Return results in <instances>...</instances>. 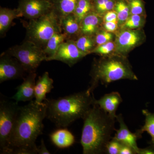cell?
Instances as JSON below:
<instances>
[{
	"mask_svg": "<svg viewBox=\"0 0 154 154\" xmlns=\"http://www.w3.org/2000/svg\"><path fill=\"white\" fill-rule=\"evenodd\" d=\"M46 112L44 102L38 104L32 100L19 107L10 140V154H37L36 141L42 134Z\"/></svg>",
	"mask_w": 154,
	"mask_h": 154,
	"instance_id": "1",
	"label": "cell"
},
{
	"mask_svg": "<svg viewBox=\"0 0 154 154\" xmlns=\"http://www.w3.org/2000/svg\"><path fill=\"white\" fill-rule=\"evenodd\" d=\"M81 145L84 154L106 153L107 143L115 131L116 119L94 104L83 118Z\"/></svg>",
	"mask_w": 154,
	"mask_h": 154,
	"instance_id": "2",
	"label": "cell"
},
{
	"mask_svg": "<svg viewBox=\"0 0 154 154\" xmlns=\"http://www.w3.org/2000/svg\"><path fill=\"white\" fill-rule=\"evenodd\" d=\"M93 92L88 89L57 99L44 101L47 107L46 117L59 128H66L82 119L94 104Z\"/></svg>",
	"mask_w": 154,
	"mask_h": 154,
	"instance_id": "3",
	"label": "cell"
},
{
	"mask_svg": "<svg viewBox=\"0 0 154 154\" xmlns=\"http://www.w3.org/2000/svg\"><path fill=\"white\" fill-rule=\"evenodd\" d=\"M92 76L91 86L88 89L93 93L99 82L108 85L121 79L137 80L126 62L116 58L101 60L96 63L94 66Z\"/></svg>",
	"mask_w": 154,
	"mask_h": 154,
	"instance_id": "4",
	"label": "cell"
},
{
	"mask_svg": "<svg viewBox=\"0 0 154 154\" xmlns=\"http://www.w3.org/2000/svg\"><path fill=\"white\" fill-rule=\"evenodd\" d=\"M26 25V39L44 48L54 33L62 31L60 19L53 8L41 17L29 20Z\"/></svg>",
	"mask_w": 154,
	"mask_h": 154,
	"instance_id": "5",
	"label": "cell"
},
{
	"mask_svg": "<svg viewBox=\"0 0 154 154\" xmlns=\"http://www.w3.org/2000/svg\"><path fill=\"white\" fill-rule=\"evenodd\" d=\"M6 53L16 58L28 73L36 72L41 63L47 58L42 48L27 40L9 48Z\"/></svg>",
	"mask_w": 154,
	"mask_h": 154,
	"instance_id": "6",
	"label": "cell"
},
{
	"mask_svg": "<svg viewBox=\"0 0 154 154\" xmlns=\"http://www.w3.org/2000/svg\"><path fill=\"white\" fill-rule=\"evenodd\" d=\"M20 106L18 103L1 98L0 150L1 154H10V140Z\"/></svg>",
	"mask_w": 154,
	"mask_h": 154,
	"instance_id": "7",
	"label": "cell"
},
{
	"mask_svg": "<svg viewBox=\"0 0 154 154\" xmlns=\"http://www.w3.org/2000/svg\"><path fill=\"white\" fill-rule=\"evenodd\" d=\"M53 8L51 0H20L17 10L20 17L31 20L43 16Z\"/></svg>",
	"mask_w": 154,
	"mask_h": 154,
	"instance_id": "8",
	"label": "cell"
},
{
	"mask_svg": "<svg viewBox=\"0 0 154 154\" xmlns=\"http://www.w3.org/2000/svg\"><path fill=\"white\" fill-rule=\"evenodd\" d=\"M25 71L16 58L5 54L0 58V83L9 80L20 79Z\"/></svg>",
	"mask_w": 154,
	"mask_h": 154,
	"instance_id": "9",
	"label": "cell"
},
{
	"mask_svg": "<svg viewBox=\"0 0 154 154\" xmlns=\"http://www.w3.org/2000/svg\"><path fill=\"white\" fill-rule=\"evenodd\" d=\"M86 55L79 49L74 41L66 40L60 45L51 61H60L71 67Z\"/></svg>",
	"mask_w": 154,
	"mask_h": 154,
	"instance_id": "10",
	"label": "cell"
},
{
	"mask_svg": "<svg viewBox=\"0 0 154 154\" xmlns=\"http://www.w3.org/2000/svg\"><path fill=\"white\" fill-rule=\"evenodd\" d=\"M116 121L119 123V127L118 130L115 129L116 133L113 138L133 148L137 154H138L140 148L138 147L137 140L142 137L141 134L137 131L136 132H131L125 122L124 119L122 114L116 115Z\"/></svg>",
	"mask_w": 154,
	"mask_h": 154,
	"instance_id": "11",
	"label": "cell"
},
{
	"mask_svg": "<svg viewBox=\"0 0 154 154\" xmlns=\"http://www.w3.org/2000/svg\"><path fill=\"white\" fill-rule=\"evenodd\" d=\"M36 72L29 73L21 85L17 88V92L12 99L18 103L32 101L35 98Z\"/></svg>",
	"mask_w": 154,
	"mask_h": 154,
	"instance_id": "12",
	"label": "cell"
},
{
	"mask_svg": "<svg viewBox=\"0 0 154 154\" xmlns=\"http://www.w3.org/2000/svg\"><path fill=\"white\" fill-rule=\"evenodd\" d=\"M122 102L120 94L117 92H112L105 94L98 100L95 99L94 104L98 105L111 117L116 118V111Z\"/></svg>",
	"mask_w": 154,
	"mask_h": 154,
	"instance_id": "13",
	"label": "cell"
},
{
	"mask_svg": "<svg viewBox=\"0 0 154 154\" xmlns=\"http://www.w3.org/2000/svg\"><path fill=\"white\" fill-rule=\"evenodd\" d=\"M141 40V36L134 30H126L119 34L116 40V48L118 53L125 54L134 47Z\"/></svg>",
	"mask_w": 154,
	"mask_h": 154,
	"instance_id": "14",
	"label": "cell"
},
{
	"mask_svg": "<svg viewBox=\"0 0 154 154\" xmlns=\"http://www.w3.org/2000/svg\"><path fill=\"white\" fill-rule=\"evenodd\" d=\"M54 81L46 72L38 77L35 87V102L38 104L43 103L47 99L46 94L50 93L54 88Z\"/></svg>",
	"mask_w": 154,
	"mask_h": 154,
	"instance_id": "15",
	"label": "cell"
},
{
	"mask_svg": "<svg viewBox=\"0 0 154 154\" xmlns=\"http://www.w3.org/2000/svg\"><path fill=\"white\" fill-rule=\"evenodd\" d=\"M50 137L53 143L59 148H68L75 142L74 135L68 130L65 128L57 130L52 132Z\"/></svg>",
	"mask_w": 154,
	"mask_h": 154,
	"instance_id": "16",
	"label": "cell"
},
{
	"mask_svg": "<svg viewBox=\"0 0 154 154\" xmlns=\"http://www.w3.org/2000/svg\"><path fill=\"white\" fill-rule=\"evenodd\" d=\"M68 36L62 31L54 33L47 42L43 51L46 57V61H51L56 54L58 49L62 43L67 40Z\"/></svg>",
	"mask_w": 154,
	"mask_h": 154,
	"instance_id": "17",
	"label": "cell"
},
{
	"mask_svg": "<svg viewBox=\"0 0 154 154\" xmlns=\"http://www.w3.org/2000/svg\"><path fill=\"white\" fill-rule=\"evenodd\" d=\"M79 0H51L53 9L57 15L61 18L74 14Z\"/></svg>",
	"mask_w": 154,
	"mask_h": 154,
	"instance_id": "18",
	"label": "cell"
},
{
	"mask_svg": "<svg viewBox=\"0 0 154 154\" xmlns=\"http://www.w3.org/2000/svg\"><path fill=\"white\" fill-rule=\"evenodd\" d=\"M20 17L17 9L0 8V34L4 35L8 30L14 19Z\"/></svg>",
	"mask_w": 154,
	"mask_h": 154,
	"instance_id": "19",
	"label": "cell"
},
{
	"mask_svg": "<svg viewBox=\"0 0 154 154\" xmlns=\"http://www.w3.org/2000/svg\"><path fill=\"white\" fill-rule=\"evenodd\" d=\"M100 23V18L98 14L90 13L81 22V32L84 35L91 36L96 32Z\"/></svg>",
	"mask_w": 154,
	"mask_h": 154,
	"instance_id": "20",
	"label": "cell"
},
{
	"mask_svg": "<svg viewBox=\"0 0 154 154\" xmlns=\"http://www.w3.org/2000/svg\"><path fill=\"white\" fill-rule=\"evenodd\" d=\"M61 28L69 37L81 31L80 23L74 14H70L60 19Z\"/></svg>",
	"mask_w": 154,
	"mask_h": 154,
	"instance_id": "21",
	"label": "cell"
},
{
	"mask_svg": "<svg viewBox=\"0 0 154 154\" xmlns=\"http://www.w3.org/2000/svg\"><path fill=\"white\" fill-rule=\"evenodd\" d=\"M142 113L145 117L144 125L137 131L141 134L145 131L147 132L151 137V140L149 143L154 146V113L147 109L143 110Z\"/></svg>",
	"mask_w": 154,
	"mask_h": 154,
	"instance_id": "22",
	"label": "cell"
},
{
	"mask_svg": "<svg viewBox=\"0 0 154 154\" xmlns=\"http://www.w3.org/2000/svg\"><path fill=\"white\" fill-rule=\"evenodd\" d=\"M92 5L90 0H79L74 14L80 24L85 17L91 13Z\"/></svg>",
	"mask_w": 154,
	"mask_h": 154,
	"instance_id": "23",
	"label": "cell"
},
{
	"mask_svg": "<svg viewBox=\"0 0 154 154\" xmlns=\"http://www.w3.org/2000/svg\"><path fill=\"white\" fill-rule=\"evenodd\" d=\"M75 42L79 49L87 55L89 53L92 52L94 46V42L90 36L84 35Z\"/></svg>",
	"mask_w": 154,
	"mask_h": 154,
	"instance_id": "24",
	"label": "cell"
},
{
	"mask_svg": "<svg viewBox=\"0 0 154 154\" xmlns=\"http://www.w3.org/2000/svg\"><path fill=\"white\" fill-rule=\"evenodd\" d=\"M115 10L118 21L122 22L127 20L129 16V9L125 3L122 1L118 2L116 5Z\"/></svg>",
	"mask_w": 154,
	"mask_h": 154,
	"instance_id": "25",
	"label": "cell"
},
{
	"mask_svg": "<svg viewBox=\"0 0 154 154\" xmlns=\"http://www.w3.org/2000/svg\"><path fill=\"white\" fill-rule=\"evenodd\" d=\"M122 145V143L114 138L107 143L106 148V153L108 154H119Z\"/></svg>",
	"mask_w": 154,
	"mask_h": 154,
	"instance_id": "26",
	"label": "cell"
},
{
	"mask_svg": "<svg viewBox=\"0 0 154 154\" xmlns=\"http://www.w3.org/2000/svg\"><path fill=\"white\" fill-rule=\"evenodd\" d=\"M114 48V44L113 42L110 41L105 44L99 45L93 50L92 52L99 54L102 55H106L112 52Z\"/></svg>",
	"mask_w": 154,
	"mask_h": 154,
	"instance_id": "27",
	"label": "cell"
},
{
	"mask_svg": "<svg viewBox=\"0 0 154 154\" xmlns=\"http://www.w3.org/2000/svg\"><path fill=\"white\" fill-rule=\"evenodd\" d=\"M113 34L109 31H102L97 34L96 37V42L98 45L109 42L113 38Z\"/></svg>",
	"mask_w": 154,
	"mask_h": 154,
	"instance_id": "28",
	"label": "cell"
},
{
	"mask_svg": "<svg viewBox=\"0 0 154 154\" xmlns=\"http://www.w3.org/2000/svg\"><path fill=\"white\" fill-rule=\"evenodd\" d=\"M130 11L132 15H140L143 12V3L141 0H131L130 2Z\"/></svg>",
	"mask_w": 154,
	"mask_h": 154,
	"instance_id": "29",
	"label": "cell"
},
{
	"mask_svg": "<svg viewBox=\"0 0 154 154\" xmlns=\"http://www.w3.org/2000/svg\"><path fill=\"white\" fill-rule=\"evenodd\" d=\"M119 154H137L134 149L125 144L122 143Z\"/></svg>",
	"mask_w": 154,
	"mask_h": 154,
	"instance_id": "30",
	"label": "cell"
},
{
	"mask_svg": "<svg viewBox=\"0 0 154 154\" xmlns=\"http://www.w3.org/2000/svg\"><path fill=\"white\" fill-rule=\"evenodd\" d=\"M114 2L113 0H109L105 5L102 6L101 8L97 10L98 13H104L105 11H109L112 10L114 8Z\"/></svg>",
	"mask_w": 154,
	"mask_h": 154,
	"instance_id": "31",
	"label": "cell"
},
{
	"mask_svg": "<svg viewBox=\"0 0 154 154\" xmlns=\"http://www.w3.org/2000/svg\"><path fill=\"white\" fill-rule=\"evenodd\" d=\"M117 24H118L117 20L112 21V22H106L105 24V29L109 32H112L117 29Z\"/></svg>",
	"mask_w": 154,
	"mask_h": 154,
	"instance_id": "32",
	"label": "cell"
},
{
	"mask_svg": "<svg viewBox=\"0 0 154 154\" xmlns=\"http://www.w3.org/2000/svg\"><path fill=\"white\" fill-rule=\"evenodd\" d=\"M117 15L116 12L113 11H109L107 12V14L104 17V20L105 22H112V21L117 20Z\"/></svg>",
	"mask_w": 154,
	"mask_h": 154,
	"instance_id": "33",
	"label": "cell"
},
{
	"mask_svg": "<svg viewBox=\"0 0 154 154\" xmlns=\"http://www.w3.org/2000/svg\"><path fill=\"white\" fill-rule=\"evenodd\" d=\"M138 154H154V146L150 145L144 148H139Z\"/></svg>",
	"mask_w": 154,
	"mask_h": 154,
	"instance_id": "34",
	"label": "cell"
},
{
	"mask_svg": "<svg viewBox=\"0 0 154 154\" xmlns=\"http://www.w3.org/2000/svg\"><path fill=\"white\" fill-rule=\"evenodd\" d=\"M37 154H51L49 151L47 149L46 146L45 144L44 140H42L41 145L37 147Z\"/></svg>",
	"mask_w": 154,
	"mask_h": 154,
	"instance_id": "35",
	"label": "cell"
},
{
	"mask_svg": "<svg viewBox=\"0 0 154 154\" xmlns=\"http://www.w3.org/2000/svg\"><path fill=\"white\" fill-rule=\"evenodd\" d=\"M142 22H125V24H124V26L126 28H138L141 25Z\"/></svg>",
	"mask_w": 154,
	"mask_h": 154,
	"instance_id": "36",
	"label": "cell"
},
{
	"mask_svg": "<svg viewBox=\"0 0 154 154\" xmlns=\"http://www.w3.org/2000/svg\"><path fill=\"white\" fill-rule=\"evenodd\" d=\"M109 0H95V5L96 11L100 8L105 5V3L108 2Z\"/></svg>",
	"mask_w": 154,
	"mask_h": 154,
	"instance_id": "37",
	"label": "cell"
}]
</instances>
